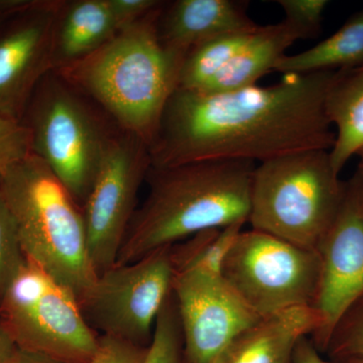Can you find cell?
I'll use <instances>...</instances> for the list:
<instances>
[{
  "label": "cell",
  "instance_id": "cell-27",
  "mask_svg": "<svg viewBox=\"0 0 363 363\" xmlns=\"http://www.w3.org/2000/svg\"><path fill=\"white\" fill-rule=\"evenodd\" d=\"M149 347L111 336L98 335V345L89 363H143Z\"/></svg>",
  "mask_w": 363,
  "mask_h": 363
},
{
  "label": "cell",
  "instance_id": "cell-6",
  "mask_svg": "<svg viewBox=\"0 0 363 363\" xmlns=\"http://www.w3.org/2000/svg\"><path fill=\"white\" fill-rule=\"evenodd\" d=\"M0 321L20 350L65 363H89L98 345L72 291L26 257L0 300Z\"/></svg>",
  "mask_w": 363,
  "mask_h": 363
},
{
  "label": "cell",
  "instance_id": "cell-4",
  "mask_svg": "<svg viewBox=\"0 0 363 363\" xmlns=\"http://www.w3.org/2000/svg\"><path fill=\"white\" fill-rule=\"evenodd\" d=\"M26 257L63 284L79 302L97 279L83 212L65 186L35 154L0 178Z\"/></svg>",
  "mask_w": 363,
  "mask_h": 363
},
{
  "label": "cell",
  "instance_id": "cell-31",
  "mask_svg": "<svg viewBox=\"0 0 363 363\" xmlns=\"http://www.w3.org/2000/svg\"><path fill=\"white\" fill-rule=\"evenodd\" d=\"M9 1H0V25L2 21L6 18L7 14L11 11V7Z\"/></svg>",
  "mask_w": 363,
  "mask_h": 363
},
{
  "label": "cell",
  "instance_id": "cell-29",
  "mask_svg": "<svg viewBox=\"0 0 363 363\" xmlns=\"http://www.w3.org/2000/svg\"><path fill=\"white\" fill-rule=\"evenodd\" d=\"M18 344L7 330L4 324L0 321V363H9L18 352Z\"/></svg>",
  "mask_w": 363,
  "mask_h": 363
},
{
  "label": "cell",
  "instance_id": "cell-18",
  "mask_svg": "<svg viewBox=\"0 0 363 363\" xmlns=\"http://www.w3.org/2000/svg\"><path fill=\"white\" fill-rule=\"evenodd\" d=\"M325 109L336 128L329 156L339 176L346 162L363 147V65L338 70L327 93Z\"/></svg>",
  "mask_w": 363,
  "mask_h": 363
},
{
  "label": "cell",
  "instance_id": "cell-5",
  "mask_svg": "<svg viewBox=\"0 0 363 363\" xmlns=\"http://www.w3.org/2000/svg\"><path fill=\"white\" fill-rule=\"evenodd\" d=\"M344 190L329 150H305L259 162L253 172L247 222L255 230L317 250Z\"/></svg>",
  "mask_w": 363,
  "mask_h": 363
},
{
  "label": "cell",
  "instance_id": "cell-9",
  "mask_svg": "<svg viewBox=\"0 0 363 363\" xmlns=\"http://www.w3.org/2000/svg\"><path fill=\"white\" fill-rule=\"evenodd\" d=\"M174 277L171 247L160 248L100 274L79 302L81 310L99 335L149 347L157 317L173 291Z\"/></svg>",
  "mask_w": 363,
  "mask_h": 363
},
{
  "label": "cell",
  "instance_id": "cell-33",
  "mask_svg": "<svg viewBox=\"0 0 363 363\" xmlns=\"http://www.w3.org/2000/svg\"><path fill=\"white\" fill-rule=\"evenodd\" d=\"M359 363H363V362H359Z\"/></svg>",
  "mask_w": 363,
  "mask_h": 363
},
{
  "label": "cell",
  "instance_id": "cell-3",
  "mask_svg": "<svg viewBox=\"0 0 363 363\" xmlns=\"http://www.w3.org/2000/svg\"><path fill=\"white\" fill-rule=\"evenodd\" d=\"M159 9L123 26L85 58L62 67L68 80L89 93L126 133L149 147L180 86L187 57L162 42Z\"/></svg>",
  "mask_w": 363,
  "mask_h": 363
},
{
  "label": "cell",
  "instance_id": "cell-24",
  "mask_svg": "<svg viewBox=\"0 0 363 363\" xmlns=\"http://www.w3.org/2000/svg\"><path fill=\"white\" fill-rule=\"evenodd\" d=\"M25 262L13 215L0 193V300Z\"/></svg>",
  "mask_w": 363,
  "mask_h": 363
},
{
  "label": "cell",
  "instance_id": "cell-21",
  "mask_svg": "<svg viewBox=\"0 0 363 363\" xmlns=\"http://www.w3.org/2000/svg\"><path fill=\"white\" fill-rule=\"evenodd\" d=\"M257 28L250 32L220 35L192 50L182 67L179 88L186 90L202 89L247 44Z\"/></svg>",
  "mask_w": 363,
  "mask_h": 363
},
{
  "label": "cell",
  "instance_id": "cell-19",
  "mask_svg": "<svg viewBox=\"0 0 363 363\" xmlns=\"http://www.w3.org/2000/svg\"><path fill=\"white\" fill-rule=\"evenodd\" d=\"M363 65V9L333 35L311 49L292 56H284L274 71L286 74L352 69Z\"/></svg>",
  "mask_w": 363,
  "mask_h": 363
},
{
  "label": "cell",
  "instance_id": "cell-1",
  "mask_svg": "<svg viewBox=\"0 0 363 363\" xmlns=\"http://www.w3.org/2000/svg\"><path fill=\"white\" fill-rule=\"evenodd\" d=\"M337 72L286 74L277 84L230 92L178 88L150 145V167L213 160L262 162L330 150L335 133L325 101Z\"/></svg>",
  "mask_w": 363,
  "mask_h": 363
},
{
  "label": "cell",
  "instance_id": "cell-22",
  "mask_svg": "<svg viewBox=\"0 0 363 363\" xmlns=\"http://www.w3.org/2000/svg\"><path fill=\"white\" fill-rule=\"evenodd\" d=\"M143 363H184L183 335L173 291L157 317Z\"/></svg>",
  "mask_w": 363,
  "mask_h": 363
},
{
  "label": "cell",
  "instance_id": "cell-26",
  "mask_svg": "<svg viewBox=\"0 0 363 363\" xmlns=\"http://www.w3.org/2000/svg\"><path fill=\"white\" fill-rule=\"evenodd\" d=\"M286 23L295 26L305 39L314 38L321 30L322 18L328 6L327 0H279Z\"/></svg>",
  "mask_w": 363,
  "mask_h": 363
},
{
  "label": "cell",
  "instance_id": "cell-12",
  "mask_svg": "<svg viewBox=\"0 0 363 363\" xmlns=\"http://www.w3.org/2000/svg\"><path fill=\"white\" fill-rule=\"evenodd\" d=\"M184 363H216L234 339L260 319L222 274L187 271L173 281Z\"/></svg>",
  "mask_w": 363,
  "mask_h": 363
},
{
  "label": "cell",
  "instance_id": "cell-16",
  "mask_svg": "<svg viewBox=\"0 0 363 363\" xmlns=\"http://www.w3.org/2000/svg\"><path fill=\"white\" fill-rule=\"evenodd\" d=\"M303 33L286 21L277 25L260 26L247 44L202 89L207 93L230 92L257 85L269 72L274 71L286 51Z\"/></svg>",
  "mask_w": 363,
  "mask_h": 363
},
{
  "label": "cell",
  "instance_id": "cell-7",
  "mask_svg": "<svg viewBox=\"0 0 363 363\" xmlns=\"http://www.w3.org/2000/svg\"><path fill=\"white\" fill-rule=\"evenodd\" d=\"M320 272L317 250L252 228L241 231L222 267L227 283L262 318L314 307Z\"/></svg>",
  "mask_w": 363,
  "mask_h": 363
},
{
  "label": "cell",
  "instance_id": "cell-14",
  "mask_svg": "<svg viewBox=\"0 0 363 363\" xmlns=\"http://www.w3.org/2000/svg\"><path fill=\"white\" fill-rule=\"evenodd\" d=\"M247 9V2L235 0H178L160 16V38L169 49L187 56L215 38L259 28Z\"/></svg>",
  "mask_w": 363,
  "mask_h": 363
},
{
  "label": "cell",
  "instance_id": "cell-28",
  "mask_svg": "<svg viewBox=\"0 0 363 363\" xmlns=\"http://www.w3.org/2000/svg\"><path fill=\"white\" fill-rule=\"evenodd\" d=\"M294 363H331L323 359L309 336L298 341L294 354Z\"/></svg>",
  "mask_w": 363,
  "mask_h": 363
},
{
  "label": "cell",
  "instance_id": "cell-2",
  "mask_svg": "<svg viewBox=\"0 0 363 363\" xmlns=\"http://www.w3.org/2000/svg\"><path fill=\"white\" fill-rule=\"evenodd\" d=\"M255 167L247 160L150 167L149 192L136 208L116 264L135 262L208 229L247 222Z\"/></svg>",
  "mask_w": 363,
  "mask_h": 363
},
{
  "label": "cell",
  "instance_id": "cell-17",
  "mask_svg": "<svg viewBox=\"0 0 363 363\" xmlns=\"http://www.w3.org/2000/svg\"><path fill=\"white\" fill-rule=\"evenodd\" d=\"M125 26L128 23L117 11L112 0L74 2L57 25L54 67H65L85 58Z\"/></svg>",
  "mask_w": 363,
  "mask_h": 363
},
{
  "label": "cell",
  "instance_id": "cell-32",
  "mask_svg": "<svg viewBox=\"0 0 363 363\" xmlns=\"http://www.w3.org/2000/svg\"><path fill=\"white\" fill-rule=\"evenodd\" d=\"M357 155L360 157V159H362V162H363V147L359 150V152H358Z\"/></svg>",
  "mask_w": 363,
  "mask_h": 363
},
{
  "label": "cell",
  "instance_id": "cell-15",
  "mask_svg": "<svg viewBox=\"0 0 363 363\" xmlns=\"http://www.w3.org/2000/svg\"><path fill=\"white\" fill-rule=\"evenodd\" d=\"M321 320L314 307H298L260 318L241 332L216 363H294L296 346L311 337Z\"/></svg>",
  "mask_w": 363,
  "mask_h": 363
},
{
  "label": "cell",
  "instance_id": "cell-13",
  "mask_svg": "<svg viewBox=\"0 0 363 363\" xmlns=\"http://www.w3.org/2000/svg\"><path fill=\"white\" fill-rule=\"evenodd\" d=\"M59 13L52 4L14 1L0 25V114L23 121L33 93L54 68Z\"/></svg>",
  "mask_w": 363,
  "mask_h": 363
},
{
  "label": "cell",
  "instance_id": "cell-8",
  "mask_svg": "<svg viewBox=\"0 0 363 363\" xmlns=\"http://www.w3.org/2000/svg\"><path fill=\"white\" fill-rule=\"evenodd\" d=\"M33 154L42 159L78 204H84L111 138L70 90L43 79L23 116Z\"/></svg>",
  "mask_w": 363,
  "mask_h": 363
},
{
  "label": "cell",
  "instance_id": "cell-10",
  "mask_svg": "<svg viewBox=\"0 0 363 363\" xmlns=\"http://www.w3.org/2000/svg\"><path fill=\"white\" fill-rule=\"evenodd\" d=\"M150 169V147L126 133L111 138L84 204L88 250L97 276L116 264Z\"/></svg>",
  "mask_w": 363,
  "mask_h": 363
},
{
  "label": "cell",
  "instance_id": "cell-23",
  "mask_svg": "<svg viewBox=\"0 0 363 363\" xmlns=\"http://www.w3.org/2000/svg\"><path fill=\"white\" fill-rule=\"evenodd\" d=\"M323 353L331 363L363 362V297L341 318Z\"/></svg>",
  "mask_w": 363,
  "mask_h": 363
},
{
  "label": "cell",
  "instance_id": "cell-25",
  "mask_svg": "<svg viewBox=\"0 0 363 363\" xmlns=\"http://www.w3.org/2000/svg\"><path fill=\"white\" fill-rule=\"evenodd\" d=\"M30 154L32 133L28 126L0 114V178Z\"/></svg>",
  "mask_w": 363,
  "mask_h": 363
},
{
  "label": "cell",
  "instance_id": "cell-20",
  "mask_svg": "<svg viewBox=\"0 0 363 363\" xmlns=\"http://www.w3.org/2000/svg\"><path fill=\"white\" fill-rule=\"evenodd\" d=\"M247 221L208 229L171 247L175 274L200 271L222 274V267Z\"/></svg>",
  "mask_w": 363,
  "mask_h": 363
},
{
  "label": "cell",
  "instance_id": "cell-30",
  "mask_svg": "<svg viewBox=\"0 0 363 363\" xmlns=\"http://www.w3.org/2000/svg\"><path fill=\"white\" fill-rule=\"evenodd\" d=\"M9 363H65L59 362L45 355L39 353L30 352L23 350H18V352Z\"/></svg>",
  "mask_w": 363,
  "mask_h": 363
},
{
  "label": "cell",
  "instance_id": "cell-11",
  "mask_svg": "<svg viewBox=\"0 0 363 363\" xmlns=\"http://www.w3.org/2000/svg\"><path fill=\"white\" fill-rule=\"evenodd\" d=\"M321 262L314 308L321 324L311 341L323 354L341 318L363 297V162L345 182L342 202L317 250Z\"/></svg>",
  "mask_w": 363,
  "mask_h": 363
}]
</instances>
